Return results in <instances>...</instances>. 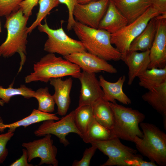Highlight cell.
I'll return each mask as SVG.
<instances>
[{
  "instance_id": "20",
  "label": "cell",
  "mask_w": 166,
  "mask_h": 166,
  "mask_svg": "<svg viewBox=\"0 0 166 166\" xmlns=\"http://www.w3.org/2000/svg\"><path fill=\"white\" fill-rule=\"evenodd\" d=\"M157 29L156 17L150 19L143 31L131 42L128 51L141 52L150 50Z\"/></svg>"
},
{
  "instance_id": "9",
  "label": "cell",
  "mask_w": 166,
  "mask_h": 166,
  "mask_svg": "<svg viewBox=\"0 0 166 166\" xmlns=\"http://www.w3.org/2000/svg\"><path fill=\"white\" fill-rule=\"evenodd\" d=\"M74 114L75 110L56 122L53 120L44 121L34 131V134L38 136H44L47 134L54 135L59 138L61 143L66 146L69 144L66 138L69 133H76L81 138L82 136L75 125Z\"/></svg>"
},
{
  "instance_id": "39",
  "label": "cell",
  "mask_w": 166,
  "mask_h": 166,
  "mask_svg": "<svg viewBox=\"0 0 166 166\" xmlns=\"http://www.w3.org/2000/svg\"><path fill=\"white\" fill-rule=\"evenodd\" d=\"M1 31H2V29H1V22L0 21V33L1 32Z\"/></svg>"
},
{
  "instance_id": "16",
  "label": "cell",
  "mask_w": 166,
  "mask_h": 166,
  "mask_svg": "<svg viewBox=\"0 0 166 166\" xmlns=\"http://www.w3.org/2000/svg\"><path fill=\"white\" fill-rule=\"evenodd\" d=\"M149 50L141 52L128 51L121 60L128 69V84L131 85L134 79L148 69L150 63Z\"/></svg>"
},
{
  "instance_id": "7",
  "label": "cell",
  "mask_w": 166,
  "mask_h": 166,
  "mask_svg": "<svg viewBox=\"0 0 166 166\" xmlns=\"http://www.w3.org/2000/svg\"><path fill=\"white\" fill-rule=\"evenodd\" d=\"M38 29L47 35L44 50L48 53H56L64 57L75 53L87 51L81 41L70 37L62 27L57 29L50 28L45 19L44 24L39 25Z\"/></svg>"
},
{
  "instance_id": "29",
  "label": "cell",
  "mask_w": 166,
  "mask_h": 166,
  "mask_svg": "<svg viewBox=\"0 0 166 166\" xmlns=\"http://www.w3.org/2000/svg\"><path fill=\"white\" fill-rule=\"evenodd\" d=\"M39 8L35 21L28 27L27 33H30L36 27L41 24L42 20L49 14L51 10L60 3L58 0H39Z\"/></svg>"
},
{
  "instance_id": "10",
  "label": "cell",
  "mask_w": 166,
  "mask_h": 166,
  "mask_svg": "<svg viewBox=\"0 0 166 166\" xmlns=\"http://www.w3.org/2000/svg\"><path fill=\"white\" fill-rule=\"evenodd\" d=\"M44 136L42 138L22 144V146L27 150L28 161L30 162L35 158H39L40 161L39 165L46 164L57 166L58 161L56 158L57 150L53 145L51 134H47Z\"/></svg>"
},
{
  "instance_id": "23",
  "label": "cell",
  "mask_w": 166,
  "mask_h": 166,
  "mask_svg": "<svg viewBox=\"0 0 166 166\" xmlns=\"http://www.w3.org/2000/svg\"><path fill=\"white\" fill-rule=\"evenodd\" d=\"M116 137L112 130L99 123L93 117L82 138L86 143L95 141H104Z\"/></svg>"
},
{
  "instance_id": "30",
  "label": "cell",
  "mask_w": 166,
  "mask_h": 166,
  "mask_svg": "<svg viewBox=\"0 0 166 166\" xmlns=\"http://www.w3.org/2000/svg\"><path fill=\"white\" fill-rule=\"evenodd\" d=\"M24 0H0V16L9 15L19 9V4Z\"/></svg>"
},
{
  "instance_id": "1",
  "label": "cell",
  "mask_w": 166,
  "mask_h": 166,
  "mask_svg": "<svg viewBox=\"0 0 166 166\" xmlns=\"http://www.w3.org/2000/svg\"><path fill=\"white\" fill-rule=\"evenodd\" d=\"M5 17L4 26L7 35L5 41L0 45V57H9L16 53H19L21 58L19 72L26 60L27 24L29 17L24 14L21 8Z\"/></svg>"
},
{
  "instance_id": "25",
  "label": "cell",
  "mask_w": 166,
  "mask_h": 166,
  "mask_svg": "<svg viewBox=\"0 0 166 166\" xmlns=\"http://www.w3.org/2000/svg\"><path fill=\"white\" fill-rule=\"evenodd\" d=\"M138 77L139 85L150 90L166 82V67L148 69Z\"/></svg>"
},
{
  "instance_id": "38",
  "label": "cell",
  "mask_w": 166,
  "mask_h": 166,
  "mask_svg": "<svg viewBox=\"0 0 166 166\" xmlns=\"http://www.w3.org/2000/svg\"><path fill=\"white\" fill-rule=\"evenodd\" d=\"M4 103L1 99H0V106H3L4 105Z\"/></svg>"
},
{
  "instance_id": "24",
  "label": "cell",
  "mask_w": 166,
  "mask_h": 166,
  "mask_svg": "<svg viewBox=\"0 0 166 166\" xmlns=\"http://www.w3.org/2000/svg\"><path fill=\"white\" fill-rule=\"evenodd\" d=\"M94 118L100 124L112 130L114 124V117L109 102L102 98L93 105Z\"/></svg>"
},
{
  "instance_id": "2",
  "label": "cell",
  "mask_w": 166,
  "mask_h": 166,
  "mask_svg": "<svg viewBox=\"0 0 166 166\" xmlns=\"http://www.w3.org/2000/svg\"><path fill=\"white\" fill-rule=\"evenodd\" d=\"M86 51L106 61H118L122 56L111 42V34L106 31L91 28L76 21L73 28Z\"/></svg>"
},
{
  "instance_id": "40",
  "label": "cell",
  "mask_w": 166,
  "mask_h": 166,
  "mask_svg": "<svg viewBox=\"0 0 166 166\" xmlns=\"http://www.w3.org/2000/svg\"></svg>"
},
{
  "instance_id": "17",
  "label": "cell",
  "mask_w": 166,
  "mask_h": 166,
  "mask_svg": "<svg viewBox=\"0 0 166 166\" xmlns=\"http://www.w3.org/2000/svg\"><path fill=\"white\" fill-rule=\"evenodd\" d=\"M126 81V77H120L115 82H112L106 80L102 75L99 77V82L104 93L103 98L111 102L116 100L126 105L131 104L130 98L124 92L123 87Z\"/></svg>"
},
{
  "instance_id": "14",
  "label": "cell",
  "mask_w": 166,
  "mask_h": 166,
  "mask_svg": "<svg viewBox=\"0 0 166 166\" xmlns=\"http://www.w3.org/2000/svg\"><path fill=\"white\" fill-rule=\"evenodd\" d=\"M78 78L81 85L78 107L85 105L92 106L103 98L104 93L95 73L83 71Z\"/></svg>"
},
{
  "instance_id": "26",
  "label": "cell",
  "mask_w": 166,
  "mask_h": 166,
  "mask_svg": "<svg viewBox=\"0 0 166 166\" xmlns=\"http://www.w3.org/2000/svg\"><path fill=\"white\" fill-rule=\"evenodd\" d=\"M93 117V107L91 105H85L77 107L75 110V123L81 133L82 137Z\"/></svg>"
},
{
  "instance_id": "33",
  "label": "cell",
  "mask_w": 166,
  "mask_h": 166,
  "mask_svg": "<svg viewBox=\"0 0 166 166\" xmlns=\"http://www.w3.org/2000/svg\"><path fill=\"white\" fill-rule=\"evenodd\" d=\"M60 3L65 4L68 11V18L67 29L68 30H71L73 28L76 20L73 15V12L75 6L77 3V0H58Z\"/></svg>"
},
{
  "instance_id": "36",
  "label": "cell",
  "mask_w": 166,
  "mask_h": 166,
  "mask_svg": "<svg viewBox=\"0 0 166 166\" xmlns=\"http://www.w3.org/2000/svg\"><path fill=\"white\" fill-rule=\"evenodd\" d=\"M22 156L18 159L12 163L10 166H33L32 164L28 163V154L27 150L22 149Z\"/></svg>"
},
{
  "instance_id": "6",
  "label": "cell",
  "mask_w": 166,
  "mask_h": 166,
  "mask_svg": "<svg viewBox=\"0 0 166 166\" xmlns=\"http://www.w3.org/2000/svg\"><path fill=\"white\" fill-rule=\"evenodd\" d=\"M143 136L134 143L137 150L151 161L160 166L166 165V134L155 125L141 122L140 124Z\"/></svg>"
},
{
  "instance_id": "4",
  "label": "cell",
  "mask_w": 166,
  "mask_h": 166,
  "mask_svg": "<svg viewBox=\"0 0 166 166\" xmlns=\"http://www.w3.org/2000/svg\"><path fill=\"white\" fill-rule=\"evenodd\" d=\"M90 144L107 156L108 159L101 166H156L151 161L143 160L137 151L123 144L120 139L115 137L104 141H95Z\"/></svg>"
},
{
  "instance_id": "12",
  "label": "cell",
  "mask_w": 166,
  "mask_h": 166,
  "mask_svg": "<svg viewBox=\"0 0 166 166\" xmlns=\"http://www.w3.org/2000/svg\"><path fill=\"white\" fill-rule=\"evenodd\" d=\"M157 29L149 50L150 63L148 69L166 67V14L156 17Z\"/></svg>"
},
{
  "instance_id": "19",
  "label": "cell",
  "mask_w": 166,
  "mask_h": 166,
  "mask_svg": "<svg viewBox=\"0 0 166 166\" xmlns=\"http://www.w3.org/2000/svg\"><path fill=\"white\" fill-rule=\"evenodd\" d=\"M113 1L118 9L127 20L128 24L141 16L151 6L149 0Z\"/></svg>"
},
{
  "instance_id": "34",
  "label": "cell",
  "mask_w": 166,
  "mask_h": 166,
  "mask_svg": "<svg viewBox=\"0 0 166 166\" xmlns=\"http://www.w3.org/2000/svg\"><path fill=\"white\" fill-rule=\"evenodd\" d=\"M39 0H24L19 4V8L22 10L25 16L29 17L32 14L33 8L38 5Z\"/></svg>"
},
{
  "instance_id": "3",
  "label": "cell",
  "mask_w": 166,
  "mask_h": 166,
  "mask_svg": "<svg viewBox=\"0 0 166 166\" xmlns=\"http://www.w3.org/2000/svg\"><path fill=\"white\" fill-rule=\"evenodd\" d=\"M33 70L25 77V83L40 81L47 83L51 79L68 76L78 78L81 73L77 65L49 53L34 64Z\"/></svg>"
},
{
  "instance_id": "15",
  "label": "cell",
  "mask_w": 166,
  "mask_h": 166,
  "mask_svg": "<svg viewBox=\"0 0 166 166\" xmlns=\"http://www.w3.org/2000/svg\"><path fill=\"white\" fill-rule=\"evenodd\" d=\"M49 81L55 90L53 96L57 106V113L60 116H64L69 109L71 102L70 94L73 80L71 77L65 80L57 78L51 79Z\"/></svg>"
},
{
  "instance_id": "21",
  "label": "cell",
  "mask_w": 166,
  "mask_h": 166,
  "mask_svg": "<svg viewBox=\"0 0 166 166\" xmlns=\"http://www.w3.org/2000/svg\"><path fill=\"white\" fill-rule=\"evenodd\" d=\"M142 98L163 117L164 126L166 123V82L148 91Z\"/></svg>"
},
{
  "instance_id": "35",
  "label": "cell",
  "mask_w": 166,
  "mask_h": 166,
  "mask_svg": "<svg viewBox=\"0 0 166 166\" xmlns=\"http://www.w3.org/2000/svg\"><path fill=\"white\" fill-rule=\"evenodd\" d=\"M151 6L160 14H166V0H149Z\"/></svg>"
},
{
  "instance_id": "5",
  "label": "cell",
  "mask_w": 166,
  "mask_h": 166,
  "mask_svg": "<svg viewBox=\"0 0 166 166\" xmlns=\"http://www.w3.org/2000/svg\"><path fill=\"white\" fill-rule=\"evenodd\" d=\"M109 104L114 117L112 130L116 137L134 142L137 138L143 137V133L139 126L145 118L143 113L116 102H109Z\"/></svg>"
},
{
  "instance_id": "27",
  "label": "cell",
  "mask_w": 166,
  "mask_h": 166,
  "mask_svg": "<svg viewBox=\"0 0 166 166\" xmlns=\"http://www.w3.org/2000/svg\"><path fill=\"white\" fill-rule=\"evenodd\" d=\"M14 83H12L7 88L0 85V99L4 103H9L11 98L14 96L20 95L26 99L34 97L35 91L28 88L24 85H22L19 87H13Z\"/></svg>"
},
{
  "instance_id": "13",
  "label": "cell",
  "mask_w": 166,
  "mask_h": 166,
  "mask_svg": "<svg viewBox=\"0 0 166 166\" xmlns=\"http://www.w3.org/2000/svg\"><path fill=\"white\" fill-rule=\"evenodd\" d=\"M63 58L88 73H96L103 71L113 74L117 72V69L107 61L86 51L74 53Z\"/></svg>"
},
{
  "instance_id": "11",
  "label": "cell",
  "mask_w": 166,
  "mask_h": 166,
  "mask_svg": "<svg viewBox=\"0 0 166 166\" xmlns=\"http://www.w3.org/2000/svg\"><path fill=\"white\" fill-rule=\"evenodd\" d=\"M109 1L97 0L85 4L77 3L73 10V16L76 21L91 28L98 29Z\"/></svg>"
},
{
  "instance_id": "31",
  "label": "cell",
  "mask_w": 166,
  "mask_h": 166,
  "mask_svg": "<svg viewBox=\"0 0 166 166\" xmlns=\"http://www.w3.org/2000/svg\"><path fill=\"white\" fill-rule=\"evenodd\" d=\"M14 135V132L9 131L0 134V164L5 161L7 156L8 150L6 144Z\"/></svg>"
},
{
  "instance_id": "8",
  "label": "cell",
  "mask_w": 166,
  "mask_h": 166,
  "mask_svg": "<svg viewBox=\"0 0 166 166\" xmlns=\"http://www.w3.org/2000/svg\"><path fill=\"white\" fill-rule=\"evenodd\" d=\"M160 14L150 6L134 21L117 32L111 34V43L115 45L121 53L122 58L128 51L131 42L143 31L150 19Z\"/></svg>"
},
{
  "instance_id": "18",
  "label": "cell",
  "mask_w": 166,
  "mask_h": 166,
  "mask_svg": "<svg viewBox=\"0 0 166 166\" xmlns=\"http://www.w3.org/2000/svg\"><path fill=\"white\" fill-rule=\"evenodd\" d=\"M128 24L127 20L118 9L113 0H109L107 10L100 21L98 29L105 30L112 34Z\"/></svg>"
},
{
  "instance_id": "22",
  "label": "cell",
  "mask_w": 166,
  "mask_h": 166,
  "mask_svg": "<svg viewBox=\"0 0 166 166\" xmlns=\"http://www.w3.org/2000/svg\"><path fill=\"white\" fill-rule=\"evenodd\" d=\"M60 118L56 114L44 112L38 109H34L31 113L27 117L15 122L3 125L5 129L9 128L8 131L14 132L17 128L21 126L25 128L33 124L48 120L58 121Z\"/></svg>"
},
{
  "instance_id": "28",
  "label": "cell",
  "mask_w": 166,
  "mask_h": 166,
  "mask_svg": "<svg viewBox=\"0 0 166 166\" xmlns=\"http://www.w3.org/2000/svg\"><path fill=\"white\" fill-rule=\"evenodd\" d=\"M34 97L38 101V110L49 113L54 111L55 102L48 87L40 88L35 91Z\"/></svg>"
},
{
  "instance_id": "37",
  "label": "cell",
  "mask_w": 166,
  "mask_h": 166,
  "mask_svg": "<svg viewBox=\"0 0 166 166\" xmlns=\"http://www.w3.org/2000/svg\"><path fill=\"white\" fill-rule=\"evenodd\" d=\"M97 0H77V3L80 4H85Z\"/></svg>"
},
{
  "instance_id": "32",
  "label": "cell",
  "mask_w": 166,
  "mask_h": 166,
  "mask_svg": "<svg viewBox=\"0 0 166 166\" xmlns=\"http://www.w3.org/2000/svg\"><path fill=\"white\" fill-rule=\"evenodd\" d=\"M85 149L82 158L79 160H75L73 162V166H89L91 159L94 154L97 148L93 145Z\"/></svg>"
}]
</instances>
